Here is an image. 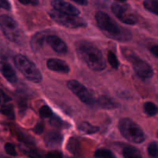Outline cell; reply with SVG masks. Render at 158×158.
<instances>
[{
	"instance_id": "cell-29",
	"label": "cell",
	"mask_w": 158,
	"mask_h": 158,
	"mask_svg": "<svg viewBox=\"0 0 158 158\" xmlns=\"http://www.w3.org/2000/svg\"><path fill=\"white\" fill-rule=\"evenodd\" d=\"M12 100V98L4 92L2 89H0V104H6Z\"/></svg>"
},
{
	"instance_id": "cell-7",
	"label": "cell",
	"mask_w": 158,
	"mask_h": 158,
	"mask_svg": "<svg viewBox=\"0 0 158 158\" xmlns=\"http://www.w3.org/2000/svg\"><path fill=\"white\" fill-rule=\"evenodd\" d=\"M67 86L84 103L91 105L94 103V97L92 93L78 81L74 80H68L67 82Z\"/></svg>"
},
{
	"instance_id": "cell-3",
	"label": "cell",
	"mask_w": 158,
	"mask_h": 158,
	"mask_svg": "<svg viewBox=\"0 0 158 158\" xmlns=\"http://www.w3.org/2000/svg\"><path fill=\"white\" fill-rule=\"evenodd\" d=\"M121 134L129 141L141 143L145 140L146 136L140 127L129 118L121 119L119 123Z\"/></svg>"
},
{
	"instance_id": "cell-30",
	"label": "cell",
	"mask_w": 158,
	"mask_h": 158,
	"mask_svg": "<svg viewBox=\"0 0 158 158\" xmlns=\"http://www.w3.org/2000/svg\"><path fill=\"white\" fill-rule=\"evenodd\" d=\"M43 130H44V125L42 123H38L33 128V131L37 134H42L43 132Z\"/></svg>"
},
{
	"instance_id": "cell-15",
	"label": "cell",
	"mask_w": 158,
	"mask_h": 158,
	"mask_svg": "<svg viewBox=\"0 0 158 158\" xmlns=\"http://www.w3.org/2000/svg\"><path fill=\"white\" fill-rule=\"evenodd\" d=\"M97 103L102 108L107 110L116 109L119 106V103L111 97L106 96H101L97 100Z\"/></svg>"
},
{
	"instance_id": "cell-14",
	"label": "cell",
	"mask_w": 158,
	"mask_h": 158,
	"mask_svg": "<svg viewBox=\"0 0 158 158\" xmlns=\"http://www.w3.org/2000/svg\"><path fill=\"white\" fill-rule=\"evenodd\" d=\"M0 70L3 77L11 83H15L17 81V77L12 66L6 62L0 63Z\"/></svg>"
},
{
	"instance_id": "cell-25",
	"label": "cell",
	"mask_w": 158,
	"mask_h": 158,
	"mask_svg": "<svg viewBox=\"0 0 158 158\" xmlns=\"http://www.w3.org/2000/svg\"><path fill=\"white\" fill-rule=\"evenodd\" d=\"M147 151L150 157H158V143L156 142H152L149 144Z\"/></svg>"
},
{
	"instance_id": "cell-9",
	"label": "cell",
	"mask_w": 158,
	"mask_h": 158,
	"mask_svg": "<svg viewBox=\"0 0 158 158\" xmlns=\"http://www.w3.org/2000/svg\"><path fill=\"white\" fill-rule=\"evenodd\" d=\"M112 11L114 15L122 22L128 25H135L138 23L137 16L129 11V7L127 5H120L114 3L112 6Z\"/></svg>"
},
{
	"instance_id": "cell-22",
	"label": "cell",
	"mask_w": 158,
	"mask_h": 158,
	"mask_svg": "<svg viewBox=\"0 0 158 158\" xmlns=\"http://www.w3.org/2000/svg\"><path fill=\"white\" fill-rule=\"evenodd\" d=\"M0 112L5 115L6 117H7L8 118L12 119L13 120L15 118V113H14V109L13 106L12 105L9 104H2L1 109H0Z\"/></svg>"
},
{
	"instance_id": "cell-20",
	"label": "cell",
	"mask_w": 158,
	"mask_h": 158,
	"mask_svg": "<svg viewBox=\"0 0 158 158\" xmlns=\"http://www.w3.org/2000/svg\"><path fill=\"white\" fill-rule=\"evenodd\" d=\"M46 35H43V33H38L36 34L33 37L32 42H31V45L33 49H38L40 46L43 45V42L46 41Z\"/></svg>"
},
{
	"instance_id": "cell-32",
	"label": "cell",
	"mask_w": 158,
	"mask_h": 158,
	"mask_svg": "<svg viewBox=\"0 0 158 158\" xmlns=\"http://www.w3.org/2000/svg\"><path fill=\"white\" fill-rule=\"evenodd\" d=\"M20 3L23 5H32L37 6L39 4V0H18Z\"/></svg>"
},
{
	"instance_id": "cell-28",
	"label": "cell",
	"mask_w": 158,
	"mask_h": 158,
	"mask_svg": "<svg viewBox=\"0 0 158 158\" xmlns=\"http://www.w3.org/2000/svg\"><path fill=\"white\" fill-rule=\"evenodd\" d=\"M5 151H6V154L10 156H12V157H15L17 155L15 147L10 143H6L5 144Z\"/></svg>"
},
{
	"instance_id": "cell-1",
	"label": "cell",
	"mask_w": 158,
	"mask_h": 158,
	"mask_svg": "<svg viewBox=\"0 0 158 158\" xmlns=\"http://www.w3.org/2000/svg\"><path fill=\"white\" fill-rule=\"evenodd\" d=\"M95 20L101 31L108 38L119 42H128L132 40L131 32L119 26L105 12L102 11L96 12Z\"/></svg>"
},
{
	"instance_id": "cell-11",
	"label": "cell",
	"mask_w": 158,
	"mask_h": 158,
	"mask_svg": "<svg viewBox=\"0 0 158 158\" xmlns=\"http://www.w3.org/2000/svg\"><path fill=\"white\" fill-rule=\"evenodd\" d=\"M46 42L47 44L58 54L64 55L68 52V46L66 43L58 36L54 35H49L46 36Z\"/></svg>"
},
{
	"instance_id": "cell-24",
	"label": "cell",
	"mask_w": 158,
	"mask_h": 158,
	"mask_svg": "<svg viewBox=\"0 0 158 158\" xmlns=\"http://www.w3.org/2000/svg\"><path fill=\"white\" fill-rule=\"evenodd\" d=\"M95 157H102V158H112L115 157V155L110 151L106 149H99L96 151L94 154Z\"/></svg>"
},
{
	"instance_id": "cell-33",
	"label": "cell",
	"mask_w": 158,
	"mask_h": 158,
	"mask_svg": "<svg viewBox=\"0 0 158 158\" xmlns=\"http://www.w3.org/2000/svg\"><path fill=\"white\" fill-rule=\"evenodd\" d=\"M150 51L153 56H155L158 58V45H155V46H151L150 49Z\"/></svg>"
},
{
	"instance_id": "cell-19",
	"label": "cell",
	"mask_w": 158,
	"mask_h": 158,
	"mask_svg": "<svg viewBox=\"0 0 158 158\" xmlns=\"http://www.w3.org/2000/svg\"><path fill=\"white\" fill-rule=\"evenodd\" d=\"M68 149L71 154H78L79 151H80V143H79L78 140L77 138H74V137L70 138L68 143Z\"/></svg>"
},
{
	"instance_id": "cell-35",
	"label": "cell",
	"mask_w": 158,
	"mask_h": 158,
	"mask_svg": "<svg viewBox=\"0 0 158 158\" xmlns=\"http://www.w3.org/2000/svg\"><path fill=\"white\" fill-rule=\"evenodd\" d=\"M72 1L79 5H81V6H86L88 2V0H72Z\"/></svg>"
},
{
	"instance_id": "cell-17",
	"label": "cell",
	"mask_w": 158,
	"mask_h": 158,
	"mask_svg": "<svg viewBox=\"0 0 158 158\" xmlns=\"http://www.w3.org/2000/svg\"><path fill=\"white\" fill-rule=\"evenodd\" d=\"M143 6L147 11L158 15V1L157 0H144Z\"/></svg>"
},
{
	"instance_id": "cell-12",
	"label": "cell",
	"mask_w": 158,
	"mask_h": 158,
	"mask_svg": "<svg viewBox=\"0 0 158 158\" xmlns=\"http://www.w3.org/2000/svg\"><path fill=\"white\" fill-rule=\"evenodd\" d=\"M46 67L50 70L60 73H68L70 71L69 66L66 62L59 59H49L46 61Z\"/></svg>"
},
{
	"instance_id": "cell-4",
	"label": "cell",
	"mask_w": 158,
	"mask_h": 158,
	"mask_svg": "<svg viewBox=\"0 0 158 158\" xmlns=\"http://www.w3.org/2000/svg\"><path fill=\"white\" fill-rule=\"evenodd\" d=\"M14 64L27 80L33 83H40L42 75L36 65L25 56L18 54L14 57Z\"/></svg>"
},
{
	"instance_id": "cell-31",
	"label": "cell",
	"mask_w": 158,
	"mask_h": 158,
	"mask_svg": "<svg viewBox=\"0 0 158 158\" xmlns=\"http://www.w3.org/2000/svg\"><path fill=\"white\" fill-rule=\"evenodd\" d=\"M0 8L6 10H10L11 5L8 0H0Z\"/></svg>"
},
{
	"instance_id": "cell-37",
	"label": "cell",
	"mask_w": 158,
	"mask_h": 158,
	"mask_svg": "<svg viewBox=\"0 0 158 158\" xmlns=\"http://www.w3.org/2000/svg\"><path fill=\"white\" fill-rule=\"evenodd\" d=\"M157 137H158V131H157Z\"/></svg>"
},
{
	"instance_id": "cell-26",
	"label": "cell",
	"mask_w": 158,
	"mask_h": 158,
	"mask_svg": "<svg viewBox=\"0 0 158 158\" xmlns=\"http://www.w3.org/2000/svg\"><path fill=\"white\" fill-rule=\"evenodd\" d=\"M39 114H40L41 118H48V117H51V116H53V112L51 109L46 105L40 107Z\"/></svg>"
},
{
	"instance_id": "cell-10",
	"label": "cell",
	"mask_w": 158,
	"mask_h": 158,
	"mask_svg": "<svg viewBox=\"0 0 158 158\" xmlns=\"http://www.w3.org/2000/svg\"><path fill=\"white\" fill-rule=\"evenodd\" d=\"M51 6L54 9L59 11V12H64V13L73 15H79L81 13L77 7L68 2L64 1V0H52Z\"/></svg>"
},
{
	"instance_id": "cell-27",
	"label": "cell",
	"mask_w": 158,
	"mask_h": 158,
	"mask_svg": "<svg viewBox=\"0 0 158 158\" xmlns=\"http://www.w3.org/2000/svg\"><path fill=\"white\" fill-rule=\"evenodd\" d=\"M50 123L51 126L57 128H62L64 127V121L60 118L56 116H51V118L50 120Z\"/></svg>"
},
{
	"instance_id": "cell-36",
	"label": "cell",
	"mask_w": 158,
	"mask_h": 158,
	"mask_svg": "<svg viewBox=\"0 0 158 158\" xmlns=\"http://www.w3.org/2000/svg\"><path fill=\"white\" fill-rule=\"evenodd\" d=\"M116 1H119V2H123L127 1V0H116Z\"/></svg>"
},
{
	"instance_id": "cell-21",
	"label": "cell",
	"mask_w": 158,
	"mask_h": 158,
	"mask_svg": "<svg viewBox=\"0 0 158 158\" xmlns=\"http://www.w3.org/2000/svg\"><path fill=\"white\" fill-rule=\"evenodd\" d=\"M143 110L146 114L148 116H154L158 113V107L152 102H147L143 105Z\"/></svg>"
},
{
	"instance_id": "cell-8",
	"label": "cell",
	"mask_w": 158,
	"mask_h": 158,
	"mask_svg": "<svg viewBox=\"0 0 158 158\" xmlns=\"http://www.w3.org/2000/svg\"><path fill=\"white\" fill-rule=\"evenodd\" d=\"M129 61L133 65V68L138 77L142 79H150L153 77V70L150 64L143 61L133 54H129L127 56Z\"/></svg>"
},
{
	"instance_id": "cell-6",
	"label": "cell",
	"mask_w": 158,
	"mask_h": 158,
	"mask_svg": "<svg viewBox=\"0 0 158 158\" xmlns=\"http://www.w3.org/2000/svg\"><path fill=\"white\" fill-rule=\"evenodd\" d=\"M49 15L57 23L65 26V27L71 28V29L85 27L87 25L86 22L77 15L64 13V12H59L54 9L50 11Z\"/></svg>"
},
{
	"instance_id": "cell-18",
	"label": "cell",
	"mask_w": 158,
	"mask_h": 158,
	"mask_svg": "<svg viewBox=\"0 0 158 158\" xmlns=\"http://www.w3.org/2000/svg\"><path fill=\"white\" fill-rule=\"evenodd\" d=\"M78 129L87 134H93L99 131V127L90 124L88 122H82L78 127Z\"/></svg>"
},
{
	"instance_id": "cell-34",
	"label": "cell",
	"mask_w": 158,
	"mask_h": 158,
	"mask_svg": "<svg viewBox=\"0 0 158 158\" xmlns=\"http://www.w3.org/2000/svg\"><path fill=\"white\" fill-rule=\"evenodd\" d=\"M48 157H61L62 154L58 151H54V152H50L47 154Z\"/></svg>"
},
{
	"instance_id": "cell-13",
	"label": "cell",
	"mask_w": 158,
	"mask_h": 158,
	"mask_svg": "<svg viewBox=\"0 0 158 158\" xmlns=\"http://www.w3.org/2000/svg\"><path fill=\"white\" fill-rule=\"evenodd\" d=\"M63 141V136L58 132H50L44 137L45 144L49 148H58Z\"/></svg>"
},
{
	"instance_id": "cell-23",
	"label": "cell",
	"mask_w": 158,
	"mask_h": 158,
	"mask_svg": "<svg viewBox=\"0 0 158 158\" xmlns=\"http://www.w3.org/2000/svg\"><path fill=\"white\" fill-rule=\"evenodd\" d=\"M107 58H108V63H109V64L111 65L113 69H118L119 63L117 57H116V56L115 55L114 52H112V51H108Z\"/></svg>"
},
{
	"instance_id": "cell-2",
	"label": "cell",
	"mask_w": 158,
	"mask_h": 158,
	"mask_svg": "<svg viewBox=\"0 0 158 158\" xmlns=\"http://www.w3.org/2000/svg\"><path fill=\"white\" fill-rule=\"evenodd\" d=\"M76 52L79 58L91 69L102 71L106 67L105 60L100 49L88 41H80L76 46Z\"/></svg>"
},
{
	"instance_id": "cell-16",
	"label": "cell",
	"mask_w": 158,
	"mask_h": 158,
	"mask_svg": "<svg viewBox=\"0 0 158 158\" xmlns=\"http://www.w3.org/2000/svg\"><path fill=\"white\" fill-rule=\"evenodd\" d=\"M122 155L125 158H138L142 157L139 150L130 146L124 148L122 151Z\"/></svg>"
},
{
	"instance_id": "cell-5",
	"label": "cell",
	"mask_w": 158,
	"mask_h": 158,
	"mask_svg": "<svg viewBox=\"0 0 158 158\" xmlns=\"http://www.w3.org/2000/svg\"><path fill=\"white\" fill-rule=\"evenodd\" d=\"M0 28L5 36L10 41L21 43L23 40V32L14 19L7 15H0Z\"/></svg>"
}]
</instances>
